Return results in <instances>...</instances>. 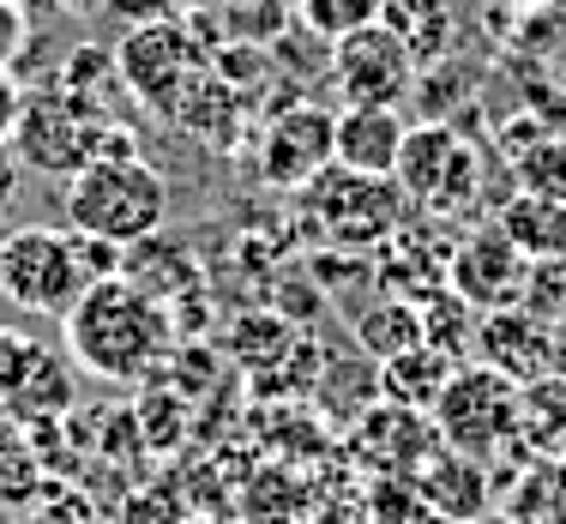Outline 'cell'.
<instances>
[{
  "label": "cell",
  "mask_w": 566,
  "mask_h": 524,
  "mask_svg": "<svg viewBox=\"0 0 566 524\" xmlns=\"http://www.w3.org/2000/svg\"><path fill=\"white\" fill-rule=\"evenodd\" d=\"M175 314L151 295H139L127 277H103L73 302L66 314V349L85 374L115 386H139L157 380L164 361L175 356Z\"/></svg>",
  "instance_id": "cell-1"
},
{
  "label": "cell",
  "mask_w": 566,
  "mask_h": 524,
  "mask_svg": "<svg viewBox=\"0 0 566 524\" xmlns=\"http://www.w3.org/2000/svg\"><path fill=\"white\" fill-rule=\"evenodd\" d=\"M169 223V181L145 157H97L66 181V230L103 235L115 248L157 235Z\"/></svg>",
  "instance_id": "cell-2"
},
{
  "label": "cell",
  "mask_w": 566,
  "mask_h": 524,
  "mask_svg": "<svg viewBox=\"0 0 566 524\" xmlns=\"http://www.w3.org/2000/svg\"><path fill=\"white\" fill-rule=\"evenodd\" d=\"M211 55H218V49L199 43L193 19L133 24L115 43V78L151 120H175V109L187 103V91L211 73Z\"/></svg>",
  "instance_id": "cell-3"
},
{
  "label": "cell",
  "mask_w": 566,
  "mask_h": 524,
  "mask_svg": "<svg viewBox=\"0 0 566 524\" xmlns=\"http://www.w3.org/2000/svg\"><path fill=\"white\" fill-rule=\"evenodd\" d=\"M115 120L103 115L97 97L85 91H66L61 78L43 91H24V115L12 127V151H19L24 169L55 175V181H73L85 164L103 157V139H109Z\"/></svg>",
  "instance_id": "cell-4"
},
{
  "label": "cell",
  "mask_w": 566,
  "mask_h": 524,
  "mask_svg": "<svg viewBox=\"0 0 566 524\" xmlns=\"http://www.w3.org/2000/svg\"><path fill=\"white\" fill-rule=\"evenodd\" d=\"M85 290H91V277L78 265L66 223H19V230L0 235V295L19 314L66 319Z\"/></svg>",
  "instance_id": "cell-5"
},
{
  "label": "cell",
  "mask_w": 566,
  "mask_h": 524,
  "mask_svg": "<svg viewBox=\"0 0 566 524\" xmlns=\"http://www.w3.org/2000/svg\"><path fill=\"white\" fill-rule=\"evenodd\" d=\"M403 187L398 181H374V175H349L332 164L326 175L302 187V218L319 241L344 253H368V248H386L403 223Z\"/></svg>",
  "instance_id": "cell-6"
},
{
  "label": "cell",
  "mask_w": 566,
  "mask_h": 524,
  "mask_svg": "<svg viewBox=\"0 0 566 524\" xmlns=\"http://www.w3.org/2000/svg\"><path fill=\"white\" fill-rule=\"evenodd\" d=\"M434 428H440V447L470 452V459H494L518 440V386L501 380L494 368H482V361H470L440 392Z\"/></svg>",
  "instance_id": "cell-7"
},
{
  "label": "cell",
  "mask_w": 566,
  "mask_h": 524,
  "mask_svg": "<svg viewBox=\"0 0 566 524\" xmlns=\"http://www.w3.org/2000/svg\"><path fill=\"white\" fill-rule=\"evenodd\" d=\"M332 127L338 115L319 103H290V109H265L253 133V175L272 193H302L314 175L332 169Z\"/></svg>",
  "instance_id": "cell-8"
},
{
  "label": "cell",
  "mask_w": 566,
  "mask_h": 524,
  "mask_svg": "<svg viewBox=\"0 0 566 524\" xmlns=\"http://www.w3.org/2000/svg\"><path fill=\"white\" fill-rule=\"evenodd\" d=\"M416 78H422V66L386 24L332 43V85L344 91V109H398L416 91Z\"/></svg>",
  "instance_id": "cell-9"
},
{
  "label": "cell",
  "mask_w": 566,
  "mask_h": 524,
  "mask_svg": "<svg viewBox=\"0 0 566 524\" xmlns=\"http://www.w3.org/2000/svg\"><path fill=\"white\" fill-rule=\"evenodd\" d=\"M392 181L403 187V199H416L428 211H464L470 193H476V145L458 139L447 120L410 127Z\"/></svg>",
  "instance_id": "cell-10"
},
{
  "label": "cell",
  "mask_w": 566,
  "mask_h": 524,
  "mask_svg": "<svg viewBox=\"0 0 566 524\" xmlns=\"http://www.w3.org/2000/svg\"><path fill=\"white\" fill-rule=\"evenodd\" d=\"M447 284L464 295L476 314H501V307H524V284H531V260L501 235V223L470 230L447 253Z\"/></svg>",
  "instance_id": "cell-11"
},
{
  "label": "cell",
  "mask_w": 566,
  "mask_h": 524,
  "mask_svg": "<svg viewBox=\"0 0 566 524\" xmlns=\"http://www.w3.org/2000/svg\"><path fill=\"white\" fill-rule=\"evenodd\" d=\"M470 356H476L482 368H494L501 380H512L518 392H524V386H536V380H548V374H560L555 326H548V319H536L531 307H501V314H482Z\"/></svg>",
  "instance_id": "cell-12"
},
{
  "label": "cell",
  "mask_w": 566,
  "mask_h": 524,
  "mask_svg": "<svg viewBox=\"0 0 566 524\" xmlns=\"http://www.w3.org/2000/svg\"><path fill=\"white\" fill-rule=\"evenodd\" d=\"M356 452H361V459H368L374 470H380V476L410 482L416 470H422V464L440 452V428H434V416H428V410L380 405V410L361 416V428H356Z\"/></svg>",
  "instance_id": "cell-13"
},
{
  "label": "cell",
  "mask_w": 566,
  "mask_h": 524,
  "mask_svg": "<svg viewBox=\"0 0 566 524\" xmlns=\"http://www.w3.org/2000/svg\"><path fill=\"white\" fill-rule=\"evenodd\" d=\"M120 277H127L139 295L164 302L169 314H175V307H187V295L206 290V272H199L193 248H187L181 235H169V230H157V235L133 241V248H120Z\"/></svg>",
  "instance_id": "cell-14"
},
{
  "label": "cell",
  "mask_w": 566,
  "mask_h": 524,
  "mask_svg": "<svg viewBox=\"0 0 566 524\" xmlns=\"http://www.w3.org/2000/svg\"><path fill=\"white\" fill-rule=\"evenodd\" d=\"M403 127L398 109H338V127H332V164L349 175H374V181H392L398 157H403Z\"/></svg>",
  "instance_id": "cell-15"
},
{
  "label": "cell",
  "mask_w": 566,
  "mask_h": 524,
  "mask_svg": "<svg viewBox=\"0 0 566 524\" xmlns=\"http://www.w3.org/2000/svg\"><path fill=\"white\" fill-rule=\"evenodd\" d=\"M248 91H235L229 78L206 73L193 91H187V103L175 109L169 127H181L187 139H199L206 151H241V139H248Z\"/></svg>",
  "instance_id": "cell-16"
},
{
  "label": "cell",
  "mask_w": 566,
  "mask_h": 524,
  "mask_svg": "<svg viewBox=\"0 0 566 524\" xmlns=\"http://www.w3.org/2000/svg\"><path fill=\"white\" fill-rule=\"evenodd\" d=\"M410 482H416V501H422L428 513L452 518V524H470L489 506V470H482V459L452 452V447H440Z\"/></svg>",
  "instance_id": "cell-17"
},
{
  "label": "cell",
  "mask_w": 566,
  "mask_h": 524,
  "mask_svg": "<svg viewBox=\"0 0 566 524\" xmlns=\"http://www.w3.org/2000/svg\"><path fill=\"white\" fill-rule=\"evenodd\" d=\"M452 374H458V356H447V349H434V344H416V349H403V356L380 361V392H386V405L434 416Z\"/></svg>",
  "instance_id": "cell-18"
},
{
  "label": "cell",
  "mask_w": 566,
  "mask_h": 524,
  "mask_svg": "<svg viewBox=\"0 0 566 524\" xmlns=\"http://www.w3.org/2000/svg\"><path fill=\"white\" fill-rule=\"evenodd\" d=\"M518 447L531 459H566V374L518 392Z\"/></svg>",
  "instance_id": "cell-19"
},
{
  "label": "cell",
  "mask_w": 566,
  "mask_h": 524,
  "mask_svg": "<svg viewBox=\"0 0 566 524\" xmlns=\"http://www.w3.org/2000/svg\"><path fill=\"white\" fill-rule=\"evenodd\" d=\"M501 235H512V248H518L524 260H555V253H566V206L560 199H536V193L506 199Z\"/></svg>",
  "instance_id": "cell-20"
},
{
  "label": "cell",
  "mask_w": 566,
  "mask_h": 524,
  "mask_svg": "<svg viewBox=\"0 0 566 524\" xmlns=\"http://www.w3.org/2000/svg\"><path fill=\"white\" fill-rule=\"evenodd\" d=\"M49 482H55V476H49V464H43V452H36L31 428H19V422L0 416V513H24Z\"/></svg>",
  "instance_id": "cell-21"
},
{
  "label": "cell",
  "mask_w": 566,
  "mask_h": 524,
  "mask_svg": "<svg viewBox=\"0 0 566 524\" xmlns=\"http://www.w3.org/2000/svg\"><path fill=\"white\" fill-rule=\"evenodd\" d=\"M380 24L410 49L416 66H422V61L447 55V43H452V0H386Z\"/></svg>",
  "instance_id": "cell-22"
},
{
  "label": "cell",
  "mask_w": 566,
  "mask_h": 524,
  "mask_svg": "<svg viewBox=\"0 0 566 524\" xmlns=\"http://www.w3.org/2000/svg\"><path fill=\"white\" fill-rule=\"evenodd\" d=\"M501 524H566V459H536L506 489Z\"/></svg>",
  "instance_id": "cell-23"
},
{
  "label": "cell",
  "mask_w": 566,
  "mask_h": 524,
  "mask_svg": "<svg viewBox=\"0 0 566 524\" xmlns=\"http://www.w3.org/2000/svg\"><path fill=\"white\" fill-rule=\"evenodd\" d=\"M356 344L368 349V356H380V361H392V356H403V349L428 344L416 302H410V295H386V302H374L368 314L356 319Z\"/></svg>",
  "instance_id": "cell-24"
},
{
  "label": "cell",
  "mask_w": 566,
  "mask_h": 524,
  "mask_svg": "<svg viewBox=\"0 0 566 524\" xmlns=\"http://www.w3.org/2000/svg\"><path fill=\"white\" fill-rule=\"evenodd\" d=\"M295 7H302V24L319 36V43H344V36L380 24L386 0H295Z\"/></svg>",
  "instance_id": "cell-25"
},
{
  "label": "cell",
  "mask_w": 566,
  "mask_h": 524,
  "mask_svg": "<svg viewBox=\"0 0 566 524\" xmlns=\"http://www.w3.org/2000/svg\"><path fill=\"white\" fill-rule=\"evenodd\" d=\"M295 344H302V338H295L290 319H265V314L235 319V338H229V349H235L241 368H265L272 356H290Z\"/></svg>",
  "instance_id": "cell-26"
},
{
  "label": "cell",
  "mask_w": 566,
  "mask_h": 524,
  "mask_svg": "<svg viewBox=\"0 0 566 524\" xmlns=\"http://www.w3.org/2000/svg\"><path fill=\"white\" fill-rule=\"evenodd\" d=\"M19 524H97V506H91V494L78 489V482L55 476V482H49V489L19 513Z\"/></svg>",
  "instance_id": "cell-27"
},
{
  "label": "cell",
  "mask_w": 566,
  "mask_h": 524,
  "mask_svg": "<svg viewBox=\"0 0 566 524\" xmlns=\"http://www.w3.org/2000/svg\"><path fill=\"white\" fill-rule=\"evenodd\" d=\"M524 307H531L536 319H555L566 314V253L555 260H531V284H524Z\"/></svg>",
  "instance_id": "cell-28"
},
{
  "label": "cell",
  "mask_w": 566,
  "mask_h": 524,
  "mask_svg": "<svg viewBox=\"0 0 566 524\" xmlns=\"http://www.w3.org/2000/svg\"><path fill=\"white\" fill-rule=\"evenodd\" d=\"M518 181H524V193L566 206V151L560 145H531V157L518 164Z\"/></svg>",
  "instance_id": "cell-29"
},
{
  "label": "cell",
  "mask_w": 566,
  "mask_h": 524,
  "mask_svg": "<svg viewBox=\"0 0 566 524\" xmlns=\"http://www.w3.org/2000/svg\"><path fill=\"white\" fill-rule=\"evenodd\" d=\"M115 78V49H91V43H78L73 55H66V66H61V85L66 91H85V97H103L97 85H109ZM120 85V78H115Z\"/></svg>",
  "instance_id": "cell-30"
},
{
  "label": "cell",
  "mask_w": 566,
  "mask_h": 524,
  "mask_svg": "<svg viewBox=\"0 0 566 524\" xmlns=\"http://www.w3.org/2000/svg\"><path fill=\"white\" fill-rule=\"evenodd\" d=\"M36 356H43V344H36L31 332H12V326H0V405H7V398L19 392L24 380H31Z\"/></svg>",
  "instance_id": "cell-31"
},
{
  "label": "cell",
  "mask_w": 566,
  "mask_h": 524,
  "mask_svg": "<svg viewBox=\"0 0 566 524\" xmlns=\"http://www.w3.org/2000/svg\"><path fill=\"white\" fill-rule=\"evenodd\" d=\"M187 0H103V19H115L120 31H133V24H157V19H181Z\"/></svg>",
  "instance_id": "cell-32"
},
{
  "label": "cell",
  "mask_w": 566,
  "mask_h": 524,
  "mask_svg": "<svg viewBox=\"0 0 566 524\" xmlns=\"http://www.w3.org/2000/svg\"><path fill=\"white\" fill-rule=\"evenodd\" d=\"M73 248H78V265H85L91 284H103V277H120V248L103 235H78L73 230Z\"/></svg>",
  "instance_id": "cell-33"
},
{
  "label": "cell",
  "mask_w": 566,
  "mask_h": 524,
  "mask_svg": "<svg viewBox=\"0 0 566 524\" xmlns=\"http://www.w3.org/2000/svg\"><path fill=\"white\" fill-rule=\"evenodd\" d=\"M31 43V19H24L19 0H0V66L19 61V49Z\"/></svg>",
  "instance_id": "cell-34"
},
{
  "label": "cell",
  "mask_w": 566,
  "mask_h": 524,
  "mask_svg": "<svg viewBox=\"0 0 566 524\" xmlns=\"http://www.w3.org/2000/svg\"><path fill=\"white\" fill-rule=\"evenodd\" d=\"M19 115H24V85L12 78V66H0V145H12Z\"/></svg>",
  "instance_id": "cell-35"
},
{
  "label": "cell",
  "mask_w": 566,
  "mask_h": 524,
  "mask_svg": "<svg viewBox=\"0 0 566 524\" xmlns=\"http://www.w3.org/2000/svg\"><path fill=\"white\" fill-rule=\"evenodd\" d=\"M19 175H24L19 151H12V145H0V218H7L12 199H19Z\"/></svg>",
  "instance_id": "cell-36"
},
{
  "label": "cell",
  "mask_w": 566,
  "mask_h": 524,
  "mask_svg": "<svg viewBox=\"0 0 566 524\" xmlns=\"http://www.w3.org/2000/svg\"><path fill=\"white\" fill-rule=\"evenodd\" d=\"M43 7H55V12H66V19H91V12L103 7V0H43Z\"/></svg>",
  "instance_id": "cell-37"
},
{
  "label": "cell",
  "mask_w": 566,
  "mask_h": 524,
  "mask_svg": "<svg viewBox=\"0 0 566 524\" xmlns=\"http://www.w3.org/2000/svg\"><path fill=\"white\" fill-rule=\"evenodd\" d=\"M181 524H218V518H181Z\"/></svg>",
  "instance_id": "cell-38"
},
{
  "label": "cell",
  "mask_w": 566,
  "mask_h": 524,
  "mask_svg": "<svg viewBox=\"0 0 566 524\" xmlns=\"http://www.w3.org/2000/svg\"><path fill=\"white\" fill-rule=\"evenodd\" d=\"M19 7H24V0H19Z\"/></svg>",
  "instance_id": "cell-39"
}]
</instances>
